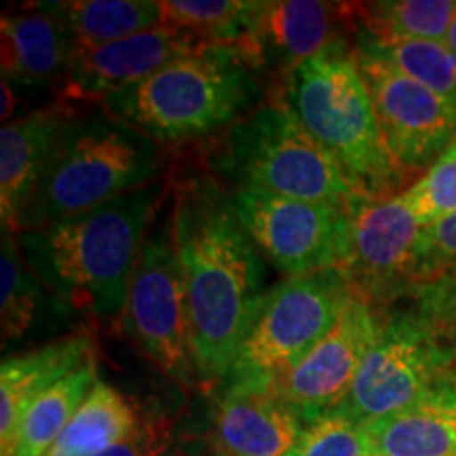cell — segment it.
Wrapping results in <instances>:
<instances>
[{
    "mask_svg": "<svg viewBox=\"0 0 456 456\" xmlns=\"http://www.w3.org/2000/svg\"><path fill=\"white\" fill-rule=\"evenodd\" d=\"M171 222L201 385H220L269 292L265 262L231 191L212 175H192L175 188Z\"/></svg>",
    "mask_w": 456,
    "mask_h": 456,
    "instance_id": "6da1fadb",
    "label": "cell"
},
{
    "mask_svg": "<svg viewBox=\"0 0 456 456\" xmlns=\"http://www.w3.org/2000/svg\"><path fill=\"white\" fill-rule=\"evenodd\" d=\"M165 197L161 180L89 212L17 232L21 254L64 317L112 322Z\"/></svg>",
    "mask_w": 456,
    "mask_h": 456,
    "instance_id": "7a4b0ae2",
    "label": "cell"
},
{
    "mask_svg": "<svg viewBox=\"0 0 456 456\" xmlns=\"http://www.w3.org/2000/svg\"><path fill=\"white\" fill-rule=\"evenodd\" d=\"M258 66L243 45L203 43L146 81L106 95L102 110L159 144L232 127L258 98Z\"/></svg>",
    "mask_w": 456,
    "mask_h": 456,
    "instance_id": "3957f363",
    "label": "cell"
},
{
    "mask_svg": "<svg viewBox=\"0 0 456 456\" xmlns=\"http://www.w3.org/2000/svg\"><path fill=\"white\" fill-rule=\"evenodd\" d=\"M159 142L106 110L77 112L57 140L41 184L24 209L20 232L89 212L159 182Z\"/></svg>",
    "mask_w": 456,
    "mask_h": 456,
    "instance_id": "277c9868",
    "label": "cell"
},
{
    "mask_svg": "<svg viewBox=\"0 0 456 456\" xmlns=\"http://www.w3.org/2000/svg\"><path fill=\"white\" fill-rule=\"evenodd\" d=\"M285 102L359 191L389 197L403 171L387 151L355 51L345 41L289 72Z\"/></svg>",
    "mask_w": 456,
    "mask_h": 456,
    "instance_id": "5b68a950",
    "label": "cell"
},
{
    "mask_svg": "<svg viewBox=\"0 0 456 456\" xmlns=\"http://www.w3.org/2000/svg\"><path fill=\"white\" fill-rule=\"evenodd\" d=\"M216 171L235 188L349 208L363 197L340 165L302 127L288 102L256 106L226 131Z\"/></svg>",
    "mask_w": 456,
    "mask_h": 456,
    "instance_id": "8992f818",
    "label": "cell"
},
{
    "mask_svg": "<svg viewBox=\"0 0 456 456\" xmlns=\"http://www.w3.org/2000/svg\"><path fill=\"white\" fill-rule=\"evenodd\" d=\"M456 376V336L419 302L391 313L376 336L338 412L362 425L414 406Z\"/></svg>",
    "mask_w": 456,
    "mask_h": 456,
    "instance_id": "52a82bcc",
    "label": "cell"
},
{
    "mask_svg": "<svg viewBox=\"0 0 456 456\" xmlns=\"http://www.w3.org/2000/svg\"><path fill=\"white\" fill-rule=\"evenodd\" d=\"M353 298L338 269L273 285L222 383L271 387L334 328Z\"/></svg>",
    "mask_w": 456,
    "mask_h": 456,
    "instance_id": "ba28073f",
    "label": "cell"
},
{
    "mask_svg": "<svg viewBox=\"0 0 456 456\" xmlns=\"http://www.w3.org/2000/svg\"><path fill=\"white\" fill-rule=\"evenodd\" d=\"M123 319L131 338L161 372L184 387L201 385L171 212L148 232Z\"/></svg>",
    "mask_w": 456,
    "mask_h": 456,
    "instance_id": "9c48e42d",
    "label": "cell"
},
{
    "mask_svg": "<svg viewBox=\"0 0 456 456\" xmlns=\"http://www.w3.org/2000/svg\"><path fill=\"white\" fill-rule=\"evenodd\" d=\"M425 224L402 195L359 197L346 209V231L338 269L355 298L385 305L406 294L419 296L420 237Z\"/></svg>",
    "mask_w": 456,
    "mask_h": 456,
    "instance_id": "30bf717a",
    "label": "cell"
},
{
    "mask_svg": "<svg viewBox=\"0 0 456 456\" xmlns=\"http://www.w3.org/2000/svg\"><path fill=\"white\" fill-rule=\"evenodd\" d=\"M232 205L262 258L288 279L336 269L346 231V209L232 188Z\"/></svg>",
    "mask_w": 456,
    "mask_h": 456,
    "instance_id": "8fae6325",
    "label": "cell"
},
{
    "mask_svg": "<svg viewBox=\"0 0 456 456\" xmlns=\"http://www.w3.org/2000/svg\"><path fill=\"white\" fill-rule=\"evenodd\" d=\"M355 60L397 167L406 174L436 163L456 140V102L433 94L379 57L355 51Z\"/></svg>",
    "mask_w": 456,
    "mask_h": 456,
    "instance_id": "7c38bea8",
    "label": "cell"
},
{
    "mask_svg": "<svg viewBox=\"0 0 456 456\" xmlns=\"http://www.w3.org/2000/svg\"><path fill=\"white\" fill-rule=\"evenodd\" d=\"M376 323L372 306L353 298L334 328L294 368L273 380L271 389L306 423L338 410L372 346Z\"/></svg>",
    "mask_w": 456,
    "mask_h": 456,
    "instance_id": "4fadbf2b",
    "label": "cell"
},
{
    "mask_svg": "<svg viewBox=\"0 0 456 456\" xmlns=\"http://www.w3.org/2000/svg\"><path fill=\"white\" fill-rule=\"evenodd\" d=\"M201 45L192 34L159 24L102 47L77 49L66 77L61 78L64 98L100 104L106 95L146 81Z\"/></svg>",
    "mask_w": 456,
    "mask_h": 456,
    "instance_id": "5bb4252c",
    "label": "cell"
},
{
    "mask_svg": "<svg viewBox=\"0 0 456 456\" xmlns=\"http://www.w3.org/2000/svg\"><path fill=\"white\" fill-rule=\"evenodd\" d=\"M306 420L269 385L222 383L212 412L218 456H288Z\"/></svg>",
    "mask_w": 456,
    "mask_h": 456,
    "instance_id": "9a60e30c",
    "label": "cell"
},
{
    "mask_svg": "<svg viewBox=\"0 0 456 456\" xmlns=\"http://www.w3.org/2000/svg\"><path fill=\"white\" fill-rule=\"evenodd\" d=\"M353 4L319 3V0H273L260 3L243 47L258 68L273 66L292 72L334 45Z\"/></svg>",
    "mask_w": 456,
    "mask_h": 456,
    "instance_id": "2e32d148",
    "label": "cell"
},
{
    "mask_svg": "<svg viewBox=\"0 0 456 456\" xmlns=\"http://www.w3.org/2000/svg\"><path fill=\"white\" fill-rule=\"evenodd\" d=\"M77 104L60 100L13 118L0 129V218L3 228L20 232V220L41 184L57 140L68 121L77 114Z\"/></svg>",
    "mask_w": 456,
    "mask_h": 456,
    "instance_id": "e0dca14e",
    "label": "cell"
},
{
    "mask_svg": "<svg viewBox=\"0 0 456 456\" xmlns=\"http://www.w3.org/2000/svg\"><path fill=\"white\" fill-rule=\"evenodd\" d=\"M3 81L17 87H41L66 77L78 45L61 20L41 4L20 13H4Z\"/></svg>",
    "mask_w": 456,
    "mask_h": 456,
    "instance_id": "ac0fdd59",
    "label": "cell"
},
{
    "mask_svg": "<svg viewBox=\"0 0 456 456\" xmlns=\"http://www.w3.org/2000/svg\"><path fill=\"white\" fill-rule=\"evenodd\" d=\"M94 355V336L89 332H77L32 351L3 359V366H0V452L11 446L17 427L34 399L41 397L49 387L74 372Z\"/></svg>",
    "mask_w": 456,
    "mask_h": 456,
    "instance_id": "d6986e66",
    "label": "cell"
},
{
    "mask_svg": "<svg viewBox=\"0 0 456 456\" xmlns=\"http://www.w3.org/2000/svg\"><path fill=\"white\" fill-rule=\"evenodd\" d=\"M366 427L376 456H456V376L414 406Z\"/></svg>",
    "mask_w": 456,
    "mask_h": 456,
    "instance_id": "ffe728a7",
    "label": "cell"
},
{
    "mask_svg": "<svg viewBox=\"0 0 456 456\" xmlns=\"http://www.w3.org/2000/svg\"><path fill=\"white\" fill-rule=\"evenodd\" d=\"M142 419L127 395L98 380L45 456H100L129 437Z\"/></svg>",
    "mask_w": 456,
    "mask_h": 456,
    "instance_id": "44dd1931",
    "label": "cell"
},
{
    "mask_svg": "<svg viewBox=\"0 0 456 456\" xmlns=\"http://www.w3.org/2000/svg\"><path fill=\"white\" fill-rule=\"evenodd\" d=\"M95 383H98V363L94 355L83 366L49 387L41 397L34 399L17 427L13 442L0 456L47 454Z\"/></svg>",
    "mask_w": 456,
    "mask_h": 456,
    "instance_id": "7402d4cb",
    "label": "cell"
},
{
    "mask_svg": "<svg viewBox=\"0 0 456 456\" xmlns=\"http://www.w3.org/2000/svg\"><path fill=\"white\" fill-rule=\"evenodd\" d=\"M66 24L78 49L102 47L161 24L152 0H61L38 3Z\"/></svg>",
    "mask_w": 456,
    "mask_h": 456,
    "instance_id": "603a6c76",
    "label": "cell"
},
{
    "mask_svg": "<svg viewBox=\"0 0 456 456\" xmlns=\"http://www.w3.org/2000/svg\"><path fill=\"white\" fill-rule=\"evenodd\" d=\"M51 315L64 317L55 300L30 269L21 254L17 232L3 228V254H0V328L3 345L21 340L37 328L38 322Z\"/></svg>",
    "mask_w": 456,
    "mask_h": 456,
    "instance_id": "cb8c5ba5",
    "label": "cell"
},
{
    "mask_svg": "<svg viewBox=\"0 0 456 456\" xmlns=\"http://www.w3.org/2000/svg\"><path fill=\"white\" fill-rule=\"evenodd\" d=\"M353 49L379 57L433 94L456 102V53L446 43L387 37L359 28Z\"/></svg>",
    "mask_w": 456,
    "mask_h": 456,
    "instance_id": "d4e9b609",
    "label": "cell"
},
{
    "mask_svg": "<svg viewBox=\"0 0 456 456\" xmlns=\"http://www.w3.org/2000/svg\"><path fill=\"white\" fill-rule=\"evenodd\" d=\"M161 24L178 28L201 43L241 45L260 3L245 0H161Z\"/></svg>",
    "mask_w": 456,
    "mask_h": 456,
    "instance_id": "484cf974",
    "label": "cell"
},
{
    "mask_svg": "<svg viewBox=\"0 0 456 456\" xmlns=\"http://www.w3.org/2000/svg\"><path fill=\"white\" fill-rule=\"evenodd\" d=\"M362 28L374 34L446 43L456 15L454 0H389L357 4Z\"/></svg>",
    "mask_w": 456,
    "mask_h": 456,
    "instance_id": "4316f807",
    "label": "cell"
},
{
    "mask_svg": "<svg viewBox=\"0 0 456 456\" xmlns=\"http://www.w3.org/2000/svg\"><path fill=\"white\" fill-rule=\"evenodd\" d=\"M288 456H376L368 427L338 410L326 412L311 423Z\"/></svg>",
    "mask_w": 456,
    "mask_h": 456,
    "instance_id": "83f0119b",
    "label": "cell"
},
{
    "mask_svg": "<svg viewBox=\"0 0 456 456\" xmlns=\"http://www.w3.org/2000/svg\"><path fill=\"white\" fill-rule=\"evenodd\" d=\"M399 195L425 226L456 214V140Z\"/></svg>",
    "mask_w": 456,
    "mask_h": 456,
    "instance_id": "f1b7e54d",
    "label": "cell"
},
{
    "mask_svg": "<svg viewBox=\"0 0 456 456\" xmlns=\"http://www.w3.org/2000/svg\"><path fill=\"white\" fill-rule=\"evenodd\" d=\"M452 271H456V214L425 226L420 237L423 289Z\"/></svg>",
    "mask_w": 456,
    "mask_h": 456,
    "instance_id": "f546056e",
    "label": "cell"
},
{
    "mask_svg": "<svg viewBox=\"0 0 456 456\" xmlns=\"http://www.w3.org/2000/svg\"><path fill=\"white\" fill-rule=\"evenodd\" d=\"M174 442V423L161 412L144 414L129 437L100 456H165Z\"/></svg>",
    "mask_w": 456,
    "mask_h": 456,
    "instance_id": "4dcf8cb0",
    "label": "cell"
},
{
    "mask_svg": "<svg viewBox=\"0 0 456 456\" xmlns=\"http://www.w3.org/2000/svg\"><path fill=\"white\" fill-rule=\"evenodd\" d=\"M419 302L456 336V271L420 289Z\"/></svg>",
    "mask_w": 456,
    "mask_h": 456,
    "instance_id": "1f68e13d",
    "label": "cell"
},
{
    "mask_svg": "<svg viewBox=\"0 0 456 456\" xmlns=\"http://www.w3.org/2000/svg\"><path fill=\"white\" fill-rule=\"evenodd\" d=\"M3 110H0V117H3V125L4 123H11V117L15 114V91H13V85H9L7 81H3Z\"/></svg>",
    "mask_w": 456,
    "mask_h": 456,
    "instance_id": "d6a6232c",
    "label": "cell"
},
{
    "mask_svg": "<svg viewBox=\"0 0 456 456\" xmlns=\"http://www.w3.org/2000/svg\"><path fill=\"white\" fill-rule=\"evenodd\" d=\"M446 45L456 53V15H454V20H452V26H450V30H448Z\"/></svg>",
    "mask_w": 456,
    "mask_h": 456,
    "instance_id": "836d02e7",
    "label": "cell"
},
{
    "mask_svg": "<svg viewBox=\"0 0 456 456\" xmlns=\"http://www.w3.org/2000/svg\"><path fill=\"white\" fill-rule=\"evenodd\" d=\"M214 456H218V454H214Z\"/></svg>",
    "mask_w": 456,
    "mask_h": 456,
    "instance_id": "e575fe53",
    "label": "cell"
}]
</instances>
